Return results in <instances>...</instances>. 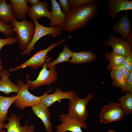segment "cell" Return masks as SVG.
<instances>
[{"instance_id": "6da1fadb", "label": "cell", "mask_w": 132, "mask_h": 132, "mask_svg": "<svg viewBox=\"0 0 132 132\" xmlns=\"http://www.w3.org/2000/svg\"><path fill=\"white\" fill-rule=\"evenodd\" d=\"M97 4H91L74 8L70 9L66 15L63 29L70 32L86 26L97 14Z\"/></svg>"}, {"instance_id": "7a4b0ae2", "label": "cell", "mask_w": 132, "mask_h": 132, "mask_svg": "<svg viewBox=\"0 0 132 132\" xmlns=\"http://www.w3.org/2000/svg\"><path fill=\"white\" fill-rule=\"evenodd\" d=\"M10 22V25L15 33V38L19 44L20 49L23 51L32 39L35 31L34 24L32 21L26 19L20 22L14 19Z\"/></svg>"}, {"instance_id": "3957f363", "label": "cell", "mask_w": 132, "mask_h": 132, "mask_svg": "<svg viewBox=\"0 0 132 132\" xmlns=\"http://www.w3.org/2000/svg\"><path fill=\"white\" fill-rule=\"evenodd\" d=\"M52 59V57H48L47 58L45 63L35 80L33 81L30 80L29 78L30 75H26V83L29 85L31 90H33L43 85H50L56 82L58 75L55 66L50 68L49 70H47V64Z\"/></svg>"}, {"instance_id": "277c9868", "label": "cell", "mask_w": 132, "mask_h": 132, "mask_svg": "<svg viewBox=\"0 0 132 132\" xmlns=\"http://www.w3.org/2000/svg\"><path fill=\"white\" fill-rule=\"evenodd\" d=\"M93 97L92 94L90 93L84 98H80L77 95L69 100V112L67 114L70 117L85 122L88 114L87 105Z\"/></svg>"}, {"instance_id": "5b68a950", "label": "cell", "mask_w": 132, "mask_h": 132, "mask_svg": "<svg viewBox=\"0 0 132 132\" xmlns=\"http://www.w3.org/2000/svg\"><path fill=\"white\" fill-rule=\"evenodd\" d=\"M35 26V32L32 39L26 49L20 54L23 56L30 55L35 49L34 46L37 42L45 35H50L53 37L59 36L62 33V29L56 26L53 27L44 26L40 24L37 20L34 21Z\"/></svg>"}, {"instance_id": "8992f818", "label": "cell", "mask_w": 132, "mask_h": 132, "mask_svg": "<svg viewBox=\"0 0 132 132\" xmlns=\"http://www.w3.org/2000/svg\"><path fill=\"white\" fill-rule=\"evenodd\" d=\"M67 39H62L51 44L45 49L40 50L23 63L16 67L10 68L9 72L11 73L27 67H30L34 70L43 67L45 63L46 56L48 53L57 46L64 42Z\"/></svg>"}, {"instance_id": "52a82bcc", "label": "cell", "mask_w": 132, "mask_h": 132, "mask_svg": "<svg viewBox=\"0 0 132 132\" xmlns=\"http://www.w3.org/2000/svg\"><path fill=\"white\" fill-rule=\"evenodd\" d=\"M16 83L19 87L17 95L18 98L14 102L16 107L23 110L26 107H32L40 102L42 95L36 96L31 94L28 90L29 85L26 83L24 84L22 80H18Z\"/></svg>"}, {"instance_id": "ba28073f", "label": "cell", "mask_w": 132, "mask_h": 132, "mask_svg": "<svg viewBox=\"0 0 132 132\" xmlns=\"http://www.w3.org/2000/svg\"><path fill=\"white\" fill-rule=\"evenodd\" d=\"M125 115L119 103H111L104 106L99 114L100 121L105 124L123 119Z\"/></svg>"}, {"instance_id": "9c48e42d", "label": "cell", "mask_w": 132, "mask_h": 132, "mask_svg": "<svg viewBox=\"0 0 132 132\" xmlns=\"http://www.w3.org/2000/svg\"><path fill=\"white\" fill-rule=\"evenodd\" d=\"M59 120L61 123L56 127V132H83L81 129L82 127L87 128L85 122L72 117L67 114L63 113L60 115Z\"/></svg>"}, {"instance_id": "30bf717a", "label": "cell", "mask_w": 132, "mask_h": 132, "mask_svg": "<svg viewBox=\"0 0 132 132\" xmlns=\"http://www.w3.org/2000/svg\"><path fill=\"white\" fill-rule=\"evenodd\" d=\"M113 29L116 34L119 33L122 38L132 47V27L129 20L127 12L113 25Z\"/></svg>"}, {"instance_id": "8fae6325", "label": "cell", "mask_w": 132, "mask_h": 132, "mask_svg": "<svg viewBox=\"0 0 132 132\" xmlns=\"http://www.w3.org/2000/svg\"><path fill=\"white\" fill-rule=\"evenodd\" d=\"M51 91V90H49L42 95L40 102L48 108L58 100L64 99L69 100L77 95L76 93L73 90L65 92L59 88H56L53 93L48 94Z\"/></svg>"}, {"instance_id": "7c38bea8", "label": "cell", "mask_w": 132, "mask_h": 132, "mask_svg": "<svg viewBox=\"0 0 132 132\" xmlns=\"http://www.w3.org/2000/svg\"><path fill=\"white\" fill-rule=\"evenodd\" d=\"M105 44L110 46L112 49L113 52L125 56L132 51V47L124 40L113 35L109 36Z\"/></svg>"}, {"instance_id": "4fadbf2b", "label": "cell", "mask_w": 132, "mask_h": 132, "mask_svg": "<svg viewBox=\"0 0 132 132\" xmlns=\"http://www.w3.org/2000/svg\"><path fill=\"white\" fill-rule=\"evenodd\" d=\"M107 14L112 20H115L118 13L123 11L132 9V1L127 0H112L108 1Z\"/></svg>"}, {"instance_id": "5bb4252c", "label": "cell", "mask_w": 132, "mask_h": 132, "mask_svg": "<svg viewBox=\"0 0 132 132\" xmlns=\"http://www.w3.org/2000/svg\"><path fill=\"white\" fill-rule=\"evenodd\" d=\"M8 123L5 124L3 128H5L7 132H35V126L33 125L28 126V121L25 125L21 126L20 124V118L15 114H12L8 119Z\"/></svg>"}, {"instance_id": "9a60e30c", "label": "cell", "mask_w": 132, "mask_h": 132, "mask_svg": "<svg viewBox=\"0 0 132 132\" xmlns=\"http://www.w3.org/2000/svg\"><path fill=\"white\" fill-rule=\"evenodd\" d=\"M51 19L49 27L57 26L63 29L66 16L62 11L59 3L55 0H51Z\"/></svg>"}, {"instance_id": "2e32d148", "label": "cell", "mask_w": 132, "mask_h": 132, "mask_svg": "<svg viewBox=\"0 0 132 132\" xmlns=\"http://www.w3.org/2000/svg\"><path fill=\"white\" fill-rule=\"evenodd\" d=\"M34 113L42 121L46 132H53L52 124L50 120L51 113L49 109L40 102L32 107Z\"/></svg>"}, {"instance_id": "e0dca14e", "label": "cell", "mask_w": 132, "mask_h": 132, "mask_svg": "<svg viewBox=\"0 0 132 132\" xmlns=\"http://www.w3.org/2000/svg\"><path fill=\"white\" fill-rule=\"evenodd\" d=\"M48 6L46 1L44 2L40 1L37 4L32 5L28 12L31 20L34 21L42 17H45L50 20L51 14L47 9Z\"/></svg>"}, {"instance_id": "ac0fdd59", "label": "cell", "mask_w": 132, "mask_h": 132, "mask_svg": "<svg viewBox=\"0 0 132 132\" xmlns=\"http://www.w3.org/2000/svg\"><path fill=\"white\" fill-rule=\"evenodd\" d=\"M9 71L6 69H3L1 72L0 76V92H4L7 95L11 92L17 93L19 90L18 86L12 82L9 79Z\"/></svg>"}, {"instance_id": "d6986e66", "label": "cell", "mask_w": 132, "mask_h": 132, "mask_svg": "<svg viewBox=\"0 0 132 132\" xmlns=\"http://www.w3.org/2000/svg\"><path fill=\"white\" fill-rule=\"evenodd\" d=\"M13 12L16 18L22 21L26 19V14L30 9L26 0H10Z\"/></svg>"}, {"instance_id": "ffe728a7", "label": "cell", "mask_w": 132, "mask_h": 132, "mask_svg": "<svg viewBox=\"0 0 132 132\" xmlns=\"http://www.w3.org/2000/svg\"><path fill=\"white\" fill-rule=\"evenodd\" d=\"M72 58L68 62L72 64H80L94 61L97 56L92 51H83L79 52H72Z\"/></svg>"}, {"instance_id": "44dd1931", "label": "cell", "mask_w": 132, "mask_h": 132, "mask_svg": "<svg viewBox=\"0 0 132 132\" xmlns=\"http://www.w3.org/2000/svg\"><path fill=\"white\" fill-rule=\"evenodd\" d=\"M17 95L11 97L0 95V124L4 125V121L8 118V110L11 105L18 98Z\"/></svg>"}, {"instance_id": "7402d4cb", "label": "cell", "mask_w": 132, "mask_h": 132, "mask_svg": "<svg viewBox=\"0 0 132 132\" xmlns=\"http://www.w3.org/2000/svg\"><path fill=\"white\" fill-rule=\"evenodd\" d=\"M8 0H4L0 2V18L7 23L13 19H16L12 11L11 4L6 3Z\"/></svg>"}, {"instance_id": "603a6c76", "label": "cell", "mask_w": 132, "mask_h": 132, "mask_svg": "<svg viewBox=\"0 0 132 132\" xmlns=\"http://www.w3.org/2000/svg\"><path fill=\"white\" fill-rule=\"evenodd\" d=\"M110 75L113 80V86L121 89L122 92H127V80L123 74L118 70L112 69L111 70Z\"/></svg>"}, {"instance_id": "cb8c5ba5", "label": "cell", "mask_w": 132, "mask_h": 132, "mask_svg": "<svg viewBox=\"0 0 132 132\" xmlns=\"http://www.w3.org/2000/svg\"><path fill=\"white\" fill-rule=\"evenodd\" d=\"M72 52L68 48L67 45H64L63 51L60 52L57 58L53 61L49 62L48 63L47 69H49L59 63L68 62L70 58L72 56Z\"/></svg>"}, {"instance_id": "d4e9b609", "label": "cell", "mask_w": 132, "mask_h": 132, "mask_svg": "<svg viewBox=\"0 0 132 132\" xmlns=\"http://www.w3.org/2000/svg\"><path fill=\"white\" fill-rule=\"evenodd\" d=\"M125 56L117 54L113 52L110 51L105 54V58L109 61L107 66L108 69L110 70L115 67L122 63Z\"/></svg>"}, {"instance_id": "484cf974", "label": "cell", "mask_w": 132, "mask_h": 132, "mask_svg": "<svg viewBox=\"0 0 132 132\" xmlns=\"http://www.w3.org/2000/svg\"><path fill=\"white\" fill-rule=\"evenodd\" d=\"M121 107L125 115L132 112V94L127 92L119 99Z\"/></svg>"}, {"instance_id": "4316f807", "label": "cell", "mask_w": 132, "mask_h": 132, "mask_svg": "<svg viewBox=\"0 0 132 132\" xmlns=\"http://www.w3.org/2000/svg\"><path fill=\"white\" fill-rule=\"evenodd\" d=\"M69 6L70 9L76 8L91 4H98L100 1L98 0H70Z\"/></svg>"}, {"instance_id": "83f0119b", "label": "cell", "mask_w": 132, "mask_h": 132, "mask_svg": "<svg viewBox=\"0 0 132 132\" xmlns=\"http://www.w3.org/2000/svg\"><path fill=\"white\" fill-rule=\"evenodd\" d=\"M0 32L5 34L7 37H12L14 32L10 25L0 20Z\"/></svg>"}, {"instance_id": "f1b7e54d", "label": "cell", "mask_w": 132, "mask_h": 132, "mask_svg": "<svg viewBox=\"0 0 132 132\" xmlns=\"http://www.w3.org/2000/svg\"><path fill=\"white\" fill-rule=\"evenodd\" d=\"M17 42L15 37H7L5 39H0V51L3 47L6 45H11ZM2 61L0 57V63H2Z\"/></svg>"}, {"instance_id": "f546056e", "label": "cell", "mask_w": 132, "mask_h": 132, "mask_svg": "<svg viewBox=\"0 0 132 132\" xmlns=\"http://www.w3.org/2000/svg\"><path fill=\"white\" fill-rule=\"evenodd\" d=\"M122 64L124 67L129 71L132 70V51L127 56H125Z\"/></svg>"}, {"instance_id": "4dcf8cb0", "label": "cell", "mask_w": 132, "mask_h": 132, "mask_svg": "<svg viewBox=\"0 0 132 132\" xmlns=\"http://www.w3.org/2000/svg\"><path fill=\"white\" fill-rule=\"evenodd\" d=\"M59 4L62 8V10L66 15H67L70 10L69 0H59Z\"/></svg>"}, {"instance_id": "1f68e13d", "label": "cell", "mask_w": 132, "mask_h": 132, "mask_svg": "<svg viewBox=\"0 0 132 132\" xmlns=\"http://www.w3.org/2000/svg\"><path fill=\"white\" fill-rule=\"evenodd\" d=\"M113 69L119 71L125 77L127 82L130 74V72L127 70L121 64L115 67Z\"/></svg>"}, {"instance_id": "d6a6232c", "label": "cell", "mask_w": 132, "mask_h": 132, "mask_svg": "<svg viewBox=\"0 0 132 132\" xmlns=\"http://www.w3.org/2000/svg\"><path fill=\"white\" fill-rule=\"evenodd\" d=\"M127 86L129 92H132V70L130 71V74L127 82Z\"/></svg>"}, {"instance_id": "836d02e7", "label": "cell", "mask_w": 132, "mask_h": 132, "mask_svg": "<svg viewBox=\"0 0 132 132\" xmlns=\"http://www.w3.org/2000/svg\"><path fill=\"white\" fill-rule=\"evenodd\" d=\"M40 1L39 0H26L27 3H30L32 5L37 4Z\"/></svg>"}, {"instance_id": "e575fe53", "label": "cell", "mask_w": 132, "mask_h": 132, "mask_svg": "<svg viewBox=\"0 0 132 132\" xmlns=\"http://www.w3.org/2000/svg\"><path fill=\"white\" fill-rule=\"evenodd\" d=\"M3 66L2 63H0V74L2 71L3 69Z\"/></svg>"}, {"instance_id": "d590c367", "label": "cell", "mask_w": 132, "mask_h": 132, "mask_svg": "<svg viewBox=\"0 0 132 132\" xmlns=\"http://www.w3.org/2000/svg\"><path fill=\"white\" fill-rule=\"evenodd\" d=\"M4 125L0 124V131L3 129V127Z\"/></svg>"}, {"instance_id": "8d00e7d4", "label": "cell", "mask_w": 132, "mask_h": 132, "mask_svg": "<svg viewBox=\"0 0 132 132\" xmlns=\"http://www.w3.org/2000/svg\"><path fill=\"white\" fill-rule=\"evenodd\" d=\"M0 132H6L5 130L2 129L0 131Z\"/></svg>"}, {"instance_id": "74e56055", "label": "cell", "mask_w": 132, "mask_h": 132, "mask_svg": "<svg viewBox=\"0 0 132 132\" xmlns=\"http://www.w3.org/2000/svg\"><path fill=\"white\" fill-rule=\"evenodd\" d=\"M108 132H116L112 130H109L108 131Z\"/></svg>"}, {"instance_id": "f35d334b", "label": "cell", "mask_w": 132, "mask_h": 132, "mask_svg": "<svg viewBox=\"0 0 132 132\" xmlns=\"http://www.w3.org/2000/svg\"><path fill=\"white\" fill-rule=\"evenodd\" d=\"M4 0H0V2L3 1Z\"/></svg>"}]
</instances>
